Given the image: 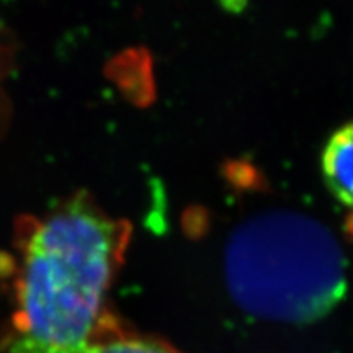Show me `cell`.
I'll list each match as a JSON object with an SVG mask.
<instances>
[{"label":"cell","instance_id":"6da1fadb","mask_svg":"<svg viewBox=\"0 0 353 353\" xmlns=\"http://www.w3.org/2000/svg\"><path fill=\"white\" fill-rule=\"evenodd\" d=\"M131 228L77 195L17 224L0 353H87Z\"/></svg>","mask_w":353,"mask_h":353},{"label":"cell","instance_id":"3957f363","mask_svg":"<svg viewBox=\"0 0 353 353\" xmlns=\"http://www.w3.org/2000/svg\"><path fill=\"white\" fill-rule=\"evenodd\" d=\"M321 170L329 192L353 210V121L339 128L325 143Z\"/></svg>","mask_w":353,"mask_h":353},{"label":"cell","instance_id":"7a4b0ae2","mask_svg":"<svg viewBox=\"0 0 353 353\" xmlns=\"http://www.w3.org/2000/svg\"><path fill=\"white\" fill-rule=\"evenodd\" d=\"M226 278L242 307L285 322L319 319L347 290L337 241L296 213L260 214L242 224L229 239Z\"/></svg>","mask_w":353,"mask_h":353},{"label":"cell","instance_id":"277c9868","mask_svg":"<svg viewBox=\"0 0 353 353\" xmlns=\"http://www.w3.org/2000/svg\"><path fill=\"white\" fill-rule=\"evenodd\" d=\"M87 353H180L164 341L120 329L112 317L101 322Z\"/></svg>","mask_w":353,"mask_h":353}]
</instances>
